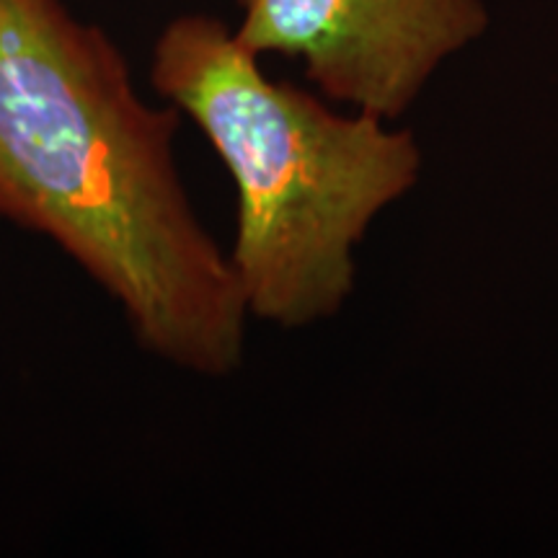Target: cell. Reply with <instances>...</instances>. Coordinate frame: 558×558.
<instances>
[{
  "mask_svg": "<svg viewBox=\"0 0 558 558\" xmlns=\"http://www.w3.org/2000/svg\"><path fill=\"white\" fill-rule=\"evenodd\" d=\"M177 130L101 26L62 0H0V218L62 248L153 357L226 378L251 316L181 181Z\"/></svg>",
  "mask_w": 558,
  "mask_h": 558,
  "instance_id": "obj_1",
  "label": "cell"
},
{
  "mask_svg": "<svg viewBox=\"0 0 558 558\" xmlns=\"http://www.w3.org/2000/svg\"><path fill=\"white\" fill-rule=\"evenodd\" d=\"M226 24L173 19L153 47L150 83L197 124L239 192L230 251L251 318L303 329L354 292V248L416 184L422 153L373 114H337L271 81Z\"/></svg>",
  "mask_w": 558,
  "mask_h": 558,
  "instance_id": "obj_2",
  "label": "cell"
},
{
  "mask_svg": "<svg viewBox=\"0 0 558 558\" xmlns=\"http://www.w3.org/2000/svg\"><path fill=\"white\" fill-rule=\"evenodd\" d=\"M235 39L305 65L326 99L378 120L407 111L450 54L484 34L481 0H239Z\"/></svg>",
  "mask_w": 558,
  "mask_h": 558,
  "instance_id": "obj_3",
  "label": "cell"
}]
</instances>
